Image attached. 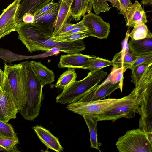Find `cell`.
I'll list each match as a JSON object with an SVG mask.
<instances>
[{"instance_id":"obj_1","label":"cell","mask_w":152,"mask_h":152,"mask_svg":"<svg viewBox=\"0 0 152 152\" xmlns=\"http://www.w3.org/2000/svg\"><path fill=\"white\" fill-rule=\"evenodd\" d=\"M107 75L100 69L90 71L83 79L75 81L63 89L56 98V102L62 104L77 102L88 92L97 86Z\"/></svg>"},{"instance_id":"obj_2","label":"cell","mask_w":152,"mask_h":152,"mask_svg":"<svg viewBox=\"0 0 152 152\" xmlns=\"http://www.w3.org/2000/svg\"><path fill=\"white\" fill-rule=\"evenodd\" d=\"M25 73L26 85V100L19 112L25 120L33 121L39 114L44 86L32 69H26Z\"/></svg>"},{"instance_id":"obj_3","label":"cell","mask_w":152,"mask_h":152,"mask_svg":"<svg viewBox=\"0 0 152 152\" xmlns=\"http://www.w3.org/2000/svg\"><path fill=\"white\" fill-rule=\"evenodd\" d=\"M52 26L39 22L26 23L21 21L16 29L20 40L31 52L39 50L42 42L49 39L53 32Z\"/></svg>"},{"instance_id":"obj_4","label":"cell","mask_w":152,"mask_h":152,"mask_svg":"<svg viewBox=\"0 0 152 152\" xmlns=\"http://www.w3.org/2000/svg\"><path fill=\"white\" fill-rule=\"evenodd\" d=\"M143 98V93L139 94L134 88L129 94L121 98L110 109L98 117V121L110 120L114 122L122 118L134 117Z\"/></svg>"},{"instance_id":"obj_5","label":"cell","mask_w":152,"mask_h":152,"mask_svg":"<svg viewBox=\"0 0 152 152\" xmlns=\"http://www.w3.org/2000/svg\"><path fill=\"white\" fill-rule=\"evenodd\" d=\"M4 72L8 80L14 102L19 111L25 103L26 85L25 72L21 63L8 65L4 64Z\"/></svg>"},{"instance_id":"obj_6","label":"cell","mask_w":152,"mask_h":152,"mask_svg":"<svg viewBox=\"0 0 152 152\" xmlns=\"http://www.w3.org/2000/svg\"><path fill=\"white\" fill-rule=\"evenodd\" d=\"M115 145L120 152H152V142L140 128L127 131L118 138Z\"/></svg>"},{"instance_id":"obj_7","label":"cell","mask_w":152,"mask_h":152,"mask_svg":"<svg viewBox=\"0 0 152 152\" xmlns=\"http://www.w3.org/2000/svg\"><path fill=\"white\" fill-rule=\"evenodd\" d=\"M120 98H108L98 101L78 102L68 104L67 109L82 116L96 117L109 110Z\"/></svg>"},{"instance_id":"obj_8","label":"cell","mask_w":152,"mask_h":152,"mask_svg":"<svg viewBox=\"0 0 152 152\" xmlns=\"http://www.w3.org/2000/svg\"><path fill=\"white\" fill-rule=\"evenodd\" d=\"M81 21L89 28L88 31L89 37L100 39L107 38L110 32V24L103 20L101 16L91 12L84 16Z\"/></svg>"},{"instance_id":"obj_9","label":"cell","mask_w":152,"mask_h":152,"mask_svg":"<svg viewBox=\"0 0 152 152\" xmlns=\"http://www.w3.org/2000/svg\"><path fill=\"white\" fill-rule=\"evenodd\" d=\"M123 84L120 82L115 83L108 75L101 84L98 85L88 92L77 102H86L102 99L116 90L119 88L122 92Z\"/></svg>"},{"instance_id":"obj_10","label":"cell","mask_w":152,"mask_h":152,"mask_svg":"<svg viewBox=\"0 0 152 152\" xmlns=\"http://www.w3.org/2000/svg\"><path fill=\"white\" fill-rule=\"evenodd\" d=\"M21 1L14 0L0 15V39L16 31L18 24L15 18Z\"/></svg>"},{"instance_id":"obj_11","label":"cell","mask_w":152,"mask_h":152,"mask_svg":"<svg viewBox=\"0 0 152 152\" xmlns=\"http://www.w3.org/2000/svg\"><path fill=\"white\" fill-rule=\"evenodd\" d=\"M80 39L72 42H55L50 38L41 42L38 45L39 50L50 51V49L56 47L60 52L68 54L79 53L84 50L86 45Z\"/></svg>"},{"instance_id":"obj_12","label":"cell","mask_w":152,"mask_h":152,"mask_svg":"<svg viewBox=\"0 0 152 152\" xmlns=\"http://www.w3.org/2000/svg\"><path fill=\"white\" fill-rule=\"evenodd\" d=\"M54 0H23L21 1L17 10L15 20L18 24L22 21L23 15L26 13L34 14Z\"/></svg>"},{"instance_id":"obj_13","label":"cell","mask_w":152,"mask_h":152,"mask_svg":"<svg viewBox=\"0 0 152 152\" xmlns=\"http://www.w3.org/2000/svg\"><path fill=\"white\" fill-rule=\"evenodd\" d=\"M92 57L80 53L63 55L60 58L58 67L61 68H80L87 63Z\"/></svg>"},{"instance_id":"obj_14","label":"cell","mask_w":152,"mask_h":152,"mask_svg":"<svg viewBox=\"0 0 152 152\" xmlns=\"http://www.w3.org/2000/svg\"><path fill=\"white\" fill-rule=\"evenodd\" d=\"M68 7L70 16L75 21H79L86 12H91L92 9L91 0H62Z\"/></svg>"},{"instance_id":"obj_15","label":"cell","mask_w":152,"mask_h":152,"mask_svg":"<svg viewBox=\"0 0 152 152\" xmlns=\"http://www.w3.org/2000/svg\"><path fill=\"white\" fill-rule=\"evenodd\" d=\"M40 140L48 148L57 152L63 151L58 139L55 137L50 131L41 126L36 125L32 127Z\"/></svg>"},{"instance_id":"obj_16","label":"cell","mask_w":152,"mask_h":152,"mask_svg":"<svg viewBox=\"0 0 152 152\" xmlns=\"http://www.w3.org/2000/svg\"><path fill=\"white\" fill-rule=\"evenodd\" d=\"M148 22L145 13L137 0L132 4L126 17V26L129 28L143 24Z\"/></svg>"},{"instance_id":"obj_17","label":"cell","mask_w":152,"mask_h":152,"mask_svg":"<svg viewBox=\"0 0 152 152\" xmlns=\"http://www.w3.org/2000/svg\"><path fill=\"white\" fill-rule=\"evenodd\" d=\"M0 104L6 117L7 122L16 118L19 112L13 100L9 94L4 91L0 86Z\"/></svg>"},{"instance_id":"obj_18","label":"cell","mask_w":152,"mask_h":152,"mask_svg":"<svg viewBox=\"0 0 152 152\" xmlns=\"http://www.w3.org/2000/svg\"><path fill=\"white\" fill-rule=\"evenodd\" d=\"M136 57L131 53L128 45L115 54L111 61L112 65L115 68H122L125 71L127 67L134 61Z\"/></svg>"},{"instance_id":"obj_19","label":"cell","mask_w":152,"mask_h":152,"mask_svg":"<svg viewBox=\"0 0 152 152\" xmlns=\"http://www.w3.org/2000/svg\"><path fill=\"white\" fill-rule=\"evenodd\" d=\"M128 47L132 54L137 57L152 53V38L130 40Z\"/></svg>"},{"instance_id":"obj_20","label":"cell","mask_w":152,"mask_h":152,"mask_svg":"<svg viewBox=\"0 0 152 152\" xmlns=\"http://www.w3.org/2000/svg\"><path fill=\"white\" fill-rule=\"evenodd\" d=\"M32 68L42 85L50 84L55 80V75L52 70L48 69L40 62L30 61Z\"/></svg>"},{"instance_id":"obj_21","label":"cell","mask_w":152,"mask_h":152,"mask_svg":"<svg viewBox=\"0 0 152 152\" xmlns=\"http://www.w3.org/2000/svg\"><path fill=\"white\" fill-rule=\"evenodd\" d=\"M83 116L89 130L90 147L101 152L99 147L102 144L98 142V140L97 127L98 121L97 118L86 115Z\"/></svg>"},{"instance_id":"obj_22","label":"cell","mask_w":152,"mask_h":152,"mask_svg":"<svg viewBox=\"0 0 152 152\" xmlns=\"http://www.w3.org/2000/svg\"><path fill=\"white\" fill-rule=\"evenodd\" d=\"M70 16V12L66 3L64 1L61 0L54 29L51 37L57 35L62 26L67 23Z\"/></svg>"},{"instance_id":"obj_23","label":"cell","mask_w":152,"mask_h":152,"mask_svg":"<svg viewBox=\"0 0 152 152\" xmlns=\"http://www.w3.org/2000/svg\"><path fill=\"white\" fill-rule=\"evenodd\" d=\"M77 74L73 68H68L58 78L55 87L63 90L69 84L76 80Z\"/></svg>"},{"instance_id":"obj_24","label":"cell","mask_w":152,"mask_h":152,"mask_svg":"<svg viewBox=\"0 0 152 152\" xmlns=\"http://www.w3.org/2000/svg\"><path fill=\"white\" fill-rule=\"evenodd\" d=\"M112 65L111 61L92 56L89 61L80 68L88 69L90 71L96 70Z\"/></svg>"},{"instance_id":"obj_25","label":"cell","mask_w":152,"mask_h":152,"mask_svg":"<svg viewBox=\"0 0 152 152\" xmlns=\"http://www.w3.org/2000/svg\"><path fill=\"white\" fill-rule=\"evenodd\" d=\"M131 39L137 40L152 38V34L145 24L135 26L129 34Z\"/></svg>"},{"instance_id":"obj_26","label":"cell","mask_w":152,"mask_h":152,"mask_svg":"<svg viewBox=\"0 0 152 152\" xmlns=\"http://www.w3.org/2000/svg\"><path fill=\"white\" fill-rule=\"evenodd\" d=\"M19 143L18 137L0 136V151L17 152L16 145Z\"/></svg>"},{"instance_id":"obj_27","label":"cell","mask_w":152,"mask_h":152,"mask_svg":"<svg viewBox=\"0 0 152 152\" xmlns=\"http://www.w3.org/2000/svg\"><path fill=\"white\" fill-rule=\"evenodd\" d=\"M60 5L35 20L34 23H41L49 25L54 28Z\"/></svg>"},{"instance_id":"obj_28","label":"cell","mask_w":152,"mask_h":152,"mask_svg":"<svg viewBox=\"0 0 152 152\" xmlns=\"http://www.w3.org/2000/svg\"><path fill=\"white\" fill-rule=\"evenodd\" d=\"M88 31L64 36H56L50 38L55 42H72L88 37Z\"/></svg>"},{"instance_id":"obj_29","label":"cell","mask_w":152,"mask_h":152,"mask_svg":"<svg viewBox=\"0 0 152 152\" xmlns=\"http://www.w3.org/2000/svg\"><path fill=\"white\" fill-rule=\"evenodd\" d=\"M152 62L143 63L131 69L132 71L131 81L135 84L138 81L147 67Z\"/></svg>"},{"instance_id":"obj_30","label":"cell","mask_w":152,"mask_h":152,"mask_svg":"<svg viewBox=\"0 0 152 152\" xmlns=\"http://www.w3.org/2000/svg\"><path fill=\"white\" fill-rule=\"evenodd\" d=\"M92 8L97 14L108 11L111 8L105 0H91Z\"/></svg>"},{"instance_id":"obj_31","label":"cell","mask_w":152,"mask_h":152,"mask_svg":"<svg viewBox=\"0 0 152 152\" xmlns=\"http://www.w3.org/2000/svg\"><path fill=\"white\" fill-rule=\"evenodd\" d=\"M0 136L16 137L12 126L8 122L0 120Z\"/></svg>"},{"instance_id":"obj_32","label":"cell","mask_w":152,"mask_h":152,"mask_svg":"<svg viewBox=\"0 0 152 152\" xmlns=\"http://www.w3.org/2000/svg\"><path fill=\"white\" fill-rule=\"evenodd\" d=\"M152 62V53L144 55L137 56L135 60L127 67L132 69L143 63Z\"/></svg>"},{"instance_id":"obj_33","label":"cell","mask_w":152,"mask_h":152,"mask_svg":"<svg viewBox=\"0 0 152 152\" xmlns=\"http://www.w3.org/2000/svg\"><path fill=\"white\" fill-rule=\"evenodd\" d=\"M61 3V0L59 1L58 2L52 1L40 10H38L33 14L34 17V20L39 18L45 13L60 5Z\"/></svg>"},{"instance_id":"obj_34","label":"cell","mask_w":152,"mask_h":152,"mask_svg":"<svg viewBox=\"0 0 152 152\" xmlns=\"http://www.w3.org/2000/svg\"><path fill=\"white\" fill-rule=\"evenodd\" d=\"M121 6V14L124 17L126 21L127 15L129 13L132 6L130 0H119Z\"/></svg>"},{"instance_id":"obj_35","label":"cell","mask_w":152,"mask_h":152,"mask_svg":"<svg viewBox=\"0 0 152 152\" xmlns=\"http://www.w3.org/2000/svg\"><path fill=\"white\" fill-rule=\"evenodd\" d=\"M83 25V24L81 21L75 24L69 23H67L62 26L57 35L68 32L76 27L80 26Z\"/></svg>"},{"instance_id":"obj_36","label":"cell","mask_w":152,"mask_h":152,"mask_svg":"<svg viewBox=\"0 0 152 152\" xmlns=\"http://www.w3.org/2000/svg\"><path fill=\"white\" fill-rule=\"evenodd\" d=\"M89 30V28L88 27L86 26L83 24L81 26L76 27L68 32L57 36H66L81 32L87 31Z\"/></svg>"},{"instance_id":"obj_37","label":"cell","mask_w":152,"mask_h":152,"mask_svg":"<svg viewBox=\"0 0 152 152\" xmlns=\"http://www.w3.org/2000/svg\"><path fill=\"white\" fill-rule=\"evenodd\" d=\"M34 20V17L33 14L31 13H25L23 16L22 21L26 23H32Z\"/></svg>"},{"instance_id":"obj_38","label":"cell","mask_w":152,"mask_h":152,"mask_svg":"<svg viewBox=\"0 0 152 152\" xmlns=\"http://www.w3.org/2000/svg\"><path fill=\"white\" fill-rule=\"evenodd\" d=\"M110 2L113 6L118 8L120 11L121 10V6L120 2L118 0H105Z\"/></svg>"},{"instance_id":"obj_39","label":"cell","mask_w":152,"mask_h":152,"mask_svg":"<svg viewBox=\"0 0 152 152\" xmlns=\"http://www.w3.org/2000/svg\"><path fill=\"white\" fill-rule=\"evenodd\" d=\"M0 120L7 122L6 119L0 104Z\"/></svg>"},{"instance_id":"obj_40","label":"cell","mask_w":152,"mask_h":152,"mask_svg":"<svg viewBox=\"0 0 152 152\" xmlns=\"http://www.w3.org/2000/svg\"><path fill=\"white\" fill-rule=\"evenodd\" d=\"M5 74L0 68V86H1L3 82Z\"/></svg>"},{"instance_id":"obj_41","label":"cell","mask_w":152,"mask_h":152,"mask_svg":"<svg viewBox=\"0 0 152 152\" xmlns=\"http://www.w3.org/2000/svg\"><path fill=\"white\" fill-rule=\"evenodd\" d=\"M50 51L52 52L54 55H56L60 52L59 49L56 47H53L50 49Z\"/></svg>"},{"instance_id":"obj_42","label":"cell","mask_w":152,"mask_h":152,"mask_svg":"<svg viewBox=\"0 0 152 152\" xmlns=\"http://www.w3.org/2000/svg\"><path fill=\"white\" fill-rule=\"evenodd\" d=\"M141 3L143 4L151 5L152 4V0H142Z\"/></svg>"}]
</instances>
